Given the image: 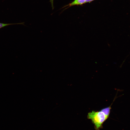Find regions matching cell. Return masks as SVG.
Wrapping results in <instances>:
<instances>
[{"label": "cell", "mask_w": 130, "mask_h": 130, "mask_svg": "<svg viewBox=\"0 0 130 130\" xmlns=\"http://www.w3.org/2000/svg\"><path fill=\"white\" fill-rule=\"evenodd\" d=\"M86 0H74L71 3L65 5L62 8H65L68 6V7L65 8L64 10L68 8L69 7L75 5H81L86 3Z\"/></svg>", "instance_id": "cell-2"}, {"label": "cell", "mask_w": 130, "mask_h": 130, "mask_svg": "<svg viewBox=\"0 0 130 130\" xmlns=\"http://www.w3.org/2000/svg\"><path fill=\"white\" fill-rule=\"evenodd\" d=\"M94 0H86V2H91Z\"/></svg>", "instance_id": "cell-6"}, {"label": "cell", "mask_w": 130, "mask_h": 130, "mask_svg": "<svg viewBox=\"0 0 130 130\" xmlns=\"http://www.w3.org/2000/svg\"><path fill=\"white\" fill-rule=\"evenodd\" d=\"M111 109V107L110 106L101 109V111L103 112L108 118L110 113Z\"/></svg>", "instance_id": "cell-3"}, {"label": "cell", "mask_w": 130, "mask_h": 130, "mask_svg": "<svg viewBox=\"0 0 130 130\" xmlns=\"http://www.w3.org/2000/svg\"><path fill=\"white\" fill-rule=\"evenodd\" d=\"M87 117L88 119L91 120L97 130H98L101 127L103 123L108 118L101 110L97 111H92L89 112Z\"/></svg>", "instance_id": "cell-1"}, {"label": "cell", "mask_w": 130, "mask_h": 130, "mask_svg": "<svg viewBox=\"0 0 130 130\" xmlns=\"http://www.w3.org/2000/svg\"><path fill=\"white\" fill-rule=\"evenodd\" d=\"M53 0H50V2L51 3L52 7V10H53L54 9V6H53Z\"/></svg>", "instance_id": "cell-5"}, {"label": "cell", "mask_w": 130, "mask_h": 130, "mask_svg": "<svg viewBox=\"0 0 130 130\" xmlns=\"http://www.w3.org/2000/svg\"><path fill=\"white\" fill-rule=\"evenodd\" d=\"M24 22H22L20 23H5L0 22V29L3 28L5 26H8L11 25H24Z\"/></svg>", "instance_id": "cell-4"}]
</instances>
